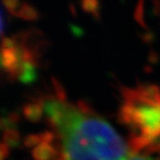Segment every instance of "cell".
<instances>
[{"label":"cell","mask_w":160,"mask_h":160,"mask_svg":"<svg viewBox=\"0 0 160 160\" xmlns=\"http://www.w3.org/2000/svg\"><path fill=\"white\" fill-rule=\"evenodd\" d=\"M41 101L47 123L60 142L59 158H131L129 145L84 102L72 104L55 94Z\"/></svg>","instance_id":"cell-1"},{"label":"cell","mask_w":160,"mask_h":160,"mask_svg":"<svg viewBox=\"0 0 160 160\" xmlns=\"http://www.w3.org/2000/svg\"><path fill=\"white\" fill-rule=\"evenodd\" d=\"M123 102L118 118L129 131L131 158H142L140 152L160 149V88L140 84L135 88H122Z\"/></svg>","instance_id":"cell-2"},{"label":"cell","mask_w":160,"mask_h":160,"mask_svg":"<svg viewBox=\"0 0 160 160\" xmlns=\"http://www.w3.org/2000/svg\"><path fill=\"white\" fill-rule=\"evenodd\" d=\"M31 155L37 160H48L59 158L60 151L58 150V147L54 145L53 142H43L36 146V148L32 150Z\"/></svg>","instance_id":"cell-3"},{"label":"cell","mask_w":160,"mask_h":160,"mask_svg":"<svg viewBox=\"0 0 160 160\" xmlns=\"http://www.w3.org/2000/svg\"><path fill=\"white\" fill-rule=\"evenodd\" d=\"M22 113L28 122L38 123L44 116V107L41 99L32 102H28L22 108Z\"/></svg>","instance_id":"cell-4"},{"label":"cell","mask_w":160,"mask_h":160,"mask_svg":"<svg viewBox=\"0 0 160 160\" xmlns=\"http://www.w3.org/2000/svg\"><path fill=\"white\" fill-rule=\"evenodd\" d=\"M16 17L23 19L25 21H37L40 18V12L34 6L24 2L19 6L18 11L16 12Z\"/></svg>","instance_id":"cell-5"},{"label":"cell","mask_w":160,"mask_h":160,"mask_svg":"<svg viewBox=\"0 0 160 160\" xmlns=\"http://www.w3.org/2000/svg\"><path fill=\"white\" fill-rule=\"evenodd\" d=\"M21 142V134L17 128L3 130V142H5L9 148H17Z\"/></svg>","instance_id":"cell-6"},{"label":"cell","mask_w":160,"mask_h":160,"mask_svg":"<svg viewBox=\"0 0 160 160\" xmlns=\"http://www.w3.org/2000/svg\"><path fill=\"white\" fill-rule=\"evenodd\" d=\"M80 5L84 12L100 19V0H80Z\"/></svg>","instance_id":"cell-7"},{"label":"cell","mask_w":160,"mask_h":160,"mask_svg":"<svg viewBox=\"0 0 160 160\" xmlns=\"http://www.w3.org/2000/svg\"><path fill=\"white\" fill-rule=\"evenodd\" d=\"M19 121H20V117L16 112H12L6 117H2L1 124H0L2 131L11 129V128H17V124L19 123Z\"/></svg>","instance_id":"cell-8"},{"label":"cell","mask_w":160,"mask_h":160,"mask_svg":"<svg viewBox=\"0 0 160 160\" xmlns=\"http://www.w3.org/2000/svg\"><path fill=\"white\" fill-rule=\"evenodd\" d=\"M45 142V133H39V134H29L24 138L23 145L26 148H32L34 146H38L39 143Z\"/></svg>","instance_id":"cell-9"},{"label":"cell","mask_w":160,"mask_h":160,"mask_svg":"<svg viewBox=\"0 0 160 160\" xmlns=\"http://www.w3.org/2000/svg\"><path fill=\"white\" fill-rule=\"evenodd\" d=\"M143 6H145V0H139L135 8V12H134V19H135V21L139 25H142L143 28H147L145 18H143V14H145Z\"/></svg>","instance_id":"cell-10"},{"label":"cell","mask_w":160,"mask_h":160,"mask_svg":"<svg viewBox=\"0 0 160 160\" xmlns=\"http://www.w3.org/2000/svg\"><path fill=\"white\" fill-rule=\"evenodd\" d=\"M3 5L5 6V8L11 12L12 15L16 16L19 6H20V1L19 0H2Z\"/></svg>","instance_id":"cell-11"},{"label":"cell","mask_w":160,"mask_h":160,"mask_svg":"<svg viewBox=\"0 0 160 160\" xmlns=\"http://www.w3.org/2000/svg\"><path fill=\"white\" fill-rule=\"evenodd\" d=\"M9 149L11 148H9L5 142H2L1 146H0V159L4 160L6 157H8V154H9Z\"/></svg>","instance_id":"cell-12"},{"label":"cell","mask_w":160,"mask_h":160,"mask_svg":"<svg viewBox=\"0 0 160 160\" xmlns=\"http://www.w3.org/2000/svg\"><path fill=\"white\" fill-rule=\"evenodd\" d=\"M5 21H6V18H5L4 11H2L1 12V33L2 34L4 33V30H5Z\"/></svg>","instance_id":"cell-13"},{"label":"cell","mask_w":160,"mask_h":160,"mask_svg":"<svg viewBox=\"0 0 160 160\" xmlns=\"http://www.w3.org/2000/svg\"><path fill=\"white\" fill-rule=\"evenodd\" d=\"M154 11L155 14L160 17V0H154Z\"/></svg>","instance_id":"cell-14"}]
</instances>
